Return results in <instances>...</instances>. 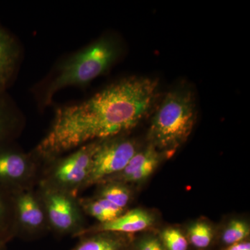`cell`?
Listing matches in <instances>:
<instances>
[{
    "label": "cell",
    "mask_w": 250,
    "mask_h": 250,
    "mask_svg": "<svg viewBox=\"0 0 250 250\" xmlns=\"http://www.w3.org/2000/svg\"><path fill=\"white\" fill-rule=\"evenodd\" d=\"M250 235V228L246 222L235 220L229 224L222 236L224 244L229 246L244 241Z\"/></svg>",
    "instance_id": "cell-17"
},
{
    "label": "cell",
    "mask_w": 250,
    "mask_h": 250,
    "mask_svg": "<svg viewBox=\"0 0 250 250\" xmlns=\"http://www.w3.org/2000/svg\"><path fill=\"white\" fill-rule=\"evenodd\" d=\"M99 189L95 196L101 197L125 210L129 203L131 192L126 184L108 182L98 184Z\"/></svg>",
    "instance_id": "cell-14"
},
{
    "label": "cell",
    "mask_w": 250,
    "mask_h": 250,
    "mask_svg": "<svg viewBox=\"0 0 250 250\" xmlns=\"http://www.w3.org/2000/svg\"><path fill=\"white\" fill-rule=\"evenodd\" d=\"M15 237L35 240L49 232L45 210L35 188L13 193Z\"/></svg>",
    "instance_id": "cell-8"
},
{
    "label": "cell",
    "mask_w": 250,
    "mask_h": 250,
    "mask_svg": "<svg viewBox=\"0 0 250 250\" xmlns=\"http://www.w3.org/2000/svg\"><path fill=\"white\" fill-rule=\"evenodd\" d=\"M157 87L153 79L129 77L85 101L57 108L32 152L43 165L88 143L124 134L147 114Z\"/></svg>",
    "instance_id": "cell-1"
},
{
    "label": "cell",
    "mask_w": 250,
    "mask_h": 250,
    "mask_svg": "<svg viewBox=\"0 0 250 250\" xmlns=\"http://www.w3.org/2000/svg\"><path fill=\"white\" fill-rule=\"evenodd\" d=\"M161 242L166 250H188V241L182 231L175 228H167L161 232Z\"/></svg>",
    "instance_id": "cell-18"
},
{
    "label": "cell",
    "mask_w": 250,
    "mask_h": 250,
    "mask_svg": "<svg viewBox=\"0 0 250 250\" xmlns=\"http://www.w3.org/2000/svg\"><path fill=\"white\" fill-rule=\"evenodd\" d=\"M196 121L193 93L177 88L166 94L153 117L148 131L149 145L163 153H173L191 134Z\"/></svg>",
    "instance_id": "cell-3"
},
{
    "label": "cell",
    "mask_w": 250,
    "mask_h": 250,
    "mask_svg": "<svg viewBox=\"0 0 250 250\" xmlns=\"http://www.w3.org/2000/svg\"><path fill=\"white\" fill-rule=\"evenodd\" d=\"M14 142L0 145V188L12 195L37 187L42 164Z\"/></svg>",
    "instance_id": "cell-5"
},
{
    "label": "cell",
    "mask_w": 250,
    "mask_h": 250,
    "mask_svg": "<svg viewBox=\"0 0 250 250\" xmlns=\"http://www.w3.org/2000/svg\"><path fill=\"white\" fill-rule=\"evenodd\" d=\"M14 238V208L11 195L0 188V241L9 243Z\"/></svg>",
    "instance_id": "cell-15"
},
{
    "label": "cell",
    "mask_w": 250,
    "mask_h": 250,
    "mask_svg": "<svg viewBox=\"0 0 250 250\" xmlns=\"http://www.w3.org/2000/svg\"><path fill=\"white\" fill-rule=\"evenodd\" d=\"M123 135L101 140L94 154L85 188L103 183L120 173L139 150L136 141Z\"/></svg>",
    "instance_id": "cell-7"
},
{
    "label": "cell",
    "mask_w": 250,
    "mask_h": 250,
    "mask_svg": "<svg viewBox=\"0 0 250 250\" xmlns=\"http://www.w3.org/2000/svg\"><path fill=\"white\" fill-rule=\"evenodd\" d=\"M24 118L7 90H0V145L14 142L22 131Z\"/></svg>",
    "instance_id": "cell-11"
},
{
    "label": "cell",
    "mask_w": 250,
    "mask_h": 250,
    "mask_svg": "<svg viewBox=\"0 0 250 250\" xmlns=\"http://www.w3.org/2000/svg\"><path fill=\"white\" fill-rule=\"evenodd\" d=\"M161 159V152H159L155 156H153L152 159H149L141 168L131 174L129 177H126L122 183L126 184L133 183V182L136 183V182H141V181L147 179L156 170V167L159 166Z\"/></svg>",
    "instance_id": "cell-19"
},
{
    "label": "cell",
    "mask_w": 250,
    "mask_h": 250,
    "mask_svg": "<svg viewBox=\"0 0 250 250\" xmlns=\"http://www.w3.org/2000/svg\"><path fill=\"white\" fill-rule=\"evenodd\" d=\"M78 238L70 250H131L134 241L130 234L108 231L89 233Z\"/></svg>",
    "instance_id": "cell-12"
},
{
    "label": "cell",
    "mask_w": 250,
    "mask_h": 250,
    "mask_svg": "<svg viewBox=\"0 0 250 250\" xmlns=\"http://www.w3.org/2000/svg\"><path fill=\"white\" fill-rule=\"evenodd\" d=\"M36 187L50 232L57 236L77 238L87 227L78 197L39 186Z\"/></svg>",
    "instance_id": "cell-6"
},
{
    "label": "cell",
    "mask_w": 250,
    "mask_h": 250,
    "mask_svg": "<svg viewBox=\"0 0 250 250\" xmlns=\"http://www.w3.org/2000/svg\"><path fill=\"white\" fill-rule=\"evenodd\" d=\"M21 49L9 31L0 25V90H7L17 73Z\"/></svg>",
    "instance_id": "cell-10"
},
{
    "label": "cell",
    "mask_w": 250,
    "mask_h": 250,
    "mask_svg": "<svg viewBox=\"0 0 250 250\" xmlns=\"http://www.w3.org/2000/svg\"><path fill=\"white\" fill-rule=\"evenodd\" d=\"M78 202L83 213L96 219L99 223H108L125 213V209L101 197H78Z\"/></svg>",
    "instance_id": "cell-13"
},
{
    "label": "cell",
    "mask_w": 250,
    "mask_h": 250,
    "mask_svg": "<svg viewBox=\"0 0 250 250\" xmlns=\"http://www.w3.org/2000/svg\"><path fill=\"white\" fill-rule=\"evenodd\" d=\"M131 250H166L159 237L147 236L133 241Z\"/></svg>",
    "instance_id": "cell-20"
},
{
    "label": "cell",
    "mask_w": 250,
    "mask_h": 250,
    "mask_svg": "<svg viewBox=\"0 0 250 250\" xmlns=\"http://www.w3.org/2000/svg\"><path fill=\"white\" fill-rule=\"evenodd\" d=\"M119 55V47L106 36L63 59L42 87L39 103L47 106L59 90L70 86H85L107 71Z\"/></svg>",
    "instance_id": "cell-2"
},
{
    "label": "cell",
    "mask_w": 250,
    "mask_h": 250,
    "mask_svg": "<svg viewBox=\"0 0 250 250\" xmlns=\"http://www.w3.org/2000/svg\"><path fill=\"white\" fill-rule=\"evenodd\" d=\"M213 238V229L209 225L204 222L192 224L188 229V243L198 249H205L211 243Z\"/></svg>",
    "instance_id": "cell-16"
},
{
    "label": "cell",
    "mask_w": 250,
    "mask_h": 250,
    "mask_svg": "<svg viewBox=\"0 0 250 250\" xmlns=\"http://www.w3.org/2000/svg\"><path fill=\"white\" fill-rule=\"evenodd\" d=\"M154 218L147 210L137 208L123 213L121 216L105 223H99L95 226L86 227L79 237L89 233L108 231L130 234L139 232L152 226Z\"/></svg>",
    "instance_id": "cell-9"
},
{
    "label": "cell",
    "mask_w": 250,
    "mask_h": 250,
    "mask_svg": "<svg viewBox=\"0 0 250 250\" xmlns=\"http://www.w3.org/2000/svg\"><path fill=\"white\" fill-rule=\"evenodd\" d=\"M225 250H250V243L248 241H242L236 244L228 246Z\"/></svg>",
    "instance_id": "cell-21"
},
{
    "label": "cell",
    "mask_w": 250,
    "mask_h": 250,
    "mask_svg": "<svg viewBox=\"0 0 250 250\" xmlns=\"http://www.w3.org/2000/svg\"><path fill=\"white\" fill-rule=\"evenodd\" d=\"M100 141L88 143L43 164L37 186L78 197L86 187L94 154Z\"/></svg>",
    "instance_id": "cell-4"
},
{
    "label": "cell",
    "mask_w": 250,
    "mask_h": 250,
    "mask_svg": "<svg viewBox=\"0 0 250 250\" xmlns=\"http://www.w3.org/2000/svg\"><path fill=\"white\" fill-rule=\"evenodd\" d=\"M7 244L6 242L0 241V250H7Z\"/></svg>",
    "instance_id": "cell-22"
}]
</instances>
